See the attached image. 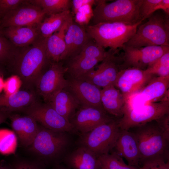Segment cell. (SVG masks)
I'll list each match as a JSON object with an SVG mask.
<instances>
[{
  "label": "cell",
  "mask_w": 169,
  "mask_h": 169,
  "mask_svg": "<svg viewBox=\"0 0 169 169\" xmlns=\"http://www.w3.org/2000/svg\"><path fill=\"white\" fill-rule=\"evenodd\" d=\"M46 38L41 37L36 42L15 53L8 63H12L13 75L17 76L22 89L35 91L38 78L49 62L46 53Z\"/></svg>",
  "instance_id": "6da1fadb"
},
{
  "label": "cell",
  "mask_w": 169,
  "mask_h": 169,
  "mask_svg": "<svg viewBox=\"0 0 169 169\" xmlns=\"http://www.w3.org/2000/svg\"><path fill=\"white\" fill-rule=\"evenodd\" d=\"M69 132L57 131L39 124L38 133L28 148L36 161L46 166L60 163L71 150L73 139Z\"/></svg>",
  "instance_id": "7a4b0ae2"
},
{
  "label": "cell",
  "mask_w": 169,
  "mask_h": 169,
  "mask_svg": "<svg viewBox=\"0 0 169 169\" xmlns=\"http://www.w3.org/2000/svg\"><path fill=\"white\" fill-rule=\"evenodd\" d=\"M141 2V0H117L107 3L105 0H96L93 24L119 22L133 25L143 21L140 14Z\"/></svg>",
  "instance_id": "3957f363"
},
{
  "label": "cell",
  "mask_w": 169,
  "mask_h": 169,
  "mask_svg": "<svg viewBox=\"0 0 169 169\" xmlns=\"http://www.w3.org/2000/svg\"><path fill=\"white\" fill-rule=\"evenodd\" d=\"M169 15L161 10L155 12L146 22L138 26L135 35L124 46H169Z\"/></svg>",
  "instance_id": "277c9868"
},
{
  "label": "cell",
  "mask_w": 169,
  "mask_h": 169,
  "mask_svg": "<svg viewBox=\"0 0 169 169\" xmlns=\"http://www.w3.org/2000/svg\"><path fill=\"white\" fill-rule=\"evenodd\" d=\"M143 22L133 25L119 22L101 23L87 26L85 28L98 45L104 48L120 50L133 36Z\"/></svg>",
  "instance_id": "5b68a950"
},
{
  "label": "cell",
  "mask_w": 169,
  "mask_h": 169,
  "mask_svg": "<svg viewBox=\"0 0 169 169\" xmlns=\"http://www.w3.org/2000/svg\"><path fill=\"white\" fill-rule=\"evenodd\" d=\"M132 128L138 143L139 164L156 158L169 160V141L164 137L155 120Z\"/></svg>",
  "instance_id": "8992f818"
},
{
  "label": "cell",
  "mask_w": 169,
  "mask_h": 169,
  "mask_svg": "<svg viewBox=\"0 0 169 169\" xmlns=\"http://www.w3.org/2000/svg\"><path fill=\"white\" fill-rule=\"evenodd\" d=\"M119 119L116 118L88 132L79 134L77 145L86 148L98 157L109 153L114 148L120 130Z\"/></svg>",
  "instance_id": "52a82bcc"
},
{
  "label": "cell",
  "mask_w": 169,
  "mask_h": 169,
  "mask_svg": "<svg viewBox=\"0 0 169 169\" xmlns=\"http://www.w3.org/2000/svg\"><path fill=\"white\" fill-rule=\"evenodd\" d=\"M169 113V94L161 100L133 107L125 106L119 125L121 130H127L155 120Z\"/></svg>",
  "instance_id": "ba28073f"
},
{
  "label": "cell",
  "mask_w": 169,
  "mask_h": 169,
  "mask_svg": "<svg viewBox=\"0 0 169 169\" xmlns=\"http://www.w3.org/2000/svg\"><path fill=\"white\" fill-rule=\"evenodd\" d=\"M108 51L90 40L78 55L69 59L65 68L67 76L81 79L106 57Z\"/></svg>",
  "instance_id": "9c48e42d"
},
{
  "label": "cell",
  "mask_w": 169,
  "mask_h": 169,
  "mask_svg": "<svg viewBox=\"0 0 169 169\" xmlns=\"http://www.w3.org/2000/svg\"><path fill=\"white\" fill-rule=\"evenodd\" d=\"M119 50L110 49L106 57L95 67L96 69L94 68L80 79L102 89L114 85L121 69L122 55H118Z\"/></svg>",
  "instance_id": "30bf717a"
},
{
  "label": "cell",
  "mask_w": 169,
  "mask_h": 169,
  "mask_svg": "<svg viewBox=\"0 0 169 169\" xmlns=\"http://www.w3.org/2000/svg\"><path fill=\"white\" fill-rule=\"evenodd\" d=\"M49 64L38 78L34 89L38 96L45 103L49 102L58 91L65 88L67 85L65 67L60 62H51Z\"/></svg>",
  "instance_id": "8fae6325"
},
{
  "label": "cell",
  "mask_w": 169,
  "mask_h": 169,
  "mask_svg": "<svg viewBox=\"0 0 169 169\" xmlns=\"http://www.w3.org/2000/svg\"><path fill=\"white\" fill-rule=\"evenodd\" d=\"M21 112L33 118L38 123L48 129L71 133L76 132L73 125L59 115L49 103L38 100Z\"/></svg>",
  "instance_id": "7c38bea8"
},
{
  "label": "cell",
  "mask_w": 169,
  "mask_h": 169,
  "mask_svg": "<svg viewBox=\"0 0 169 169\" xmlns=\"http://www.w3.org/2000/svg\"><path fill=\"white\" fill-rule=\"evenodd\" d=\"M121 69L135 67L145 70L164 54L169 52V46H151L133 47L124 46L122 49Z\"/></svg>",
  "instance_id": "4fadbf2b"
},
{
  "label": "cell",
  "mask_w": 169,
  "mask_h": 169,
  "mask_svg": "<svg viewBox=\"0 0 169 169\" xmlns=\"http://www.w3.org/2000/svg\"><path fill=\"white\" fill-rule=\"evenodd\" d=\"M45 14L40 7L26 0L0 20V29L13 26H37Z\"/></svg>",
  "instance_id": "5bb4252c"
},
{
  "label": "cell",
  "mask_w": 169,
  "mask_h": 169,
  "mask_svg": "<svg viewBox=\"0 0 169 169\" xmlns=\"http://www.w3.org/2000/svg\"><path fill=\"white\" fill-rule=\"evenodd\" d=\"M154 76L141 90L126 99V106L136 107L159 102L169 94V76Z\"/></svg>",
  "instance_id": "9a60e30c"
},
{
  "label": "cell",
  "mask_w": 169,
  "mask_h": 169,
  "mask_svg": "<svg viewBox=\"0 0 169 169\" xmlns=\"http://www.w3.org/2000/svg\"><path fill=\"white\" fill-rule=\"evenodd\" d=\"M65 88L79 102L81 107H94L104 110L101 100L100 88L85 80L69 76Z\"/></svg>",
  "instance_id": "2e32d148"
},
{
  "label": "cell",
  "mask_w": 169,
  "mask_h": 169,
  "mask_svg": "<svg viewBox=\"0 0 169 169\" xmlns=\"http://www.w3.org/2000/svg\"><path fill=\"white\" fill-rule=\"evenodd\" d=\"M116 118L104 110L94 107H80L70 120L76 132H88L98 126L109 122Z\"/></svg>",
  "instance_id": "e0dca14e"
},
{
  "label": "cell",
  "mask_w": 169,
  "mask_h": 169,
  "mask_svg": "<svg viewBox=\"0 0 169 169\" xmlns=\"http://www.w3.org/2000/svg\"><path fill=\"white\" fill-rule=\"evenodd\" d=\"M154 76L146 69L135 67L123 69L119 72L114 86L126 100L141 90Z\"/></svg>",
  "instance_id": "ac0fdd59"
},
{
  "label": "cell",
  "mask_w": 169,
  "mask_h": 169,
  "mask_svg": "<svg viewBox=\"0 0 169 169\" xmlns=\"http://www.w3.org/2000/svg\"><path fill=\"white\" fill-rule=\"evenodd\" d=\"M92 39L83 26L73 21L65 34V49L61 61L68 60L78 55Z\"/></svg>",
  "instance_id": "d6986e66"
},
{
  "label": "cell",
  "mask_w": 169,
  "mask_h": 169,
  "mask_svg": "<svg viewBox=\"0 0 169 169\" xmlns=\"http://www.w3.org/2000/svg\"><path fill=\"white\" fill-rule=\"evenodd\" d=\"M9 118L20 144L24 147H28L36 137L39 124L33 118L27 115H20L12 113Z\"/></svg>",
  "instance_id": "ffe728a7"
},
{
  "label": "cell",
  "mask_w": 169,
  "mask_h": 169,
  "mask_svg": "<svg viewBox=\"0 0 169 169\" xmlns=\"http://www.w3.org/2000/svg\"><path fill=\"white\" fill-rule=\"evenodd\" d=\"M114 148L115 150L114 152L126 160L128 165L139 166L140 154L138 145L132 131L120 129Z\"/></svg>",
  "instance_id": "44dd1931"
},
{
  "label": "cell",
  "mask_w": 169,
  "mask_h": 169,
  "mask_svg": "<svg viewBox=\"0 0 169 169\" xmlns=\"http://www.w3.org/2000/svg\"><path fill=\"white\" fill-rule=\"evenodd\" d=\"M62 162L70 169H101L102 168L98 157L87 149L79 145L71 150Z\"/></svg>",
  "instance_id": "7402d4cb"
},
{
  "label": "cell",
  "mask_w": 169,
  "mask_h": 169,
  "mask_svg": "<svg viewBox=\"0 0 169 169\" xmlns=\"http://www.w3.org/2000/svg\"><path fill=\"white\" fill-rule=\"evenodd\" d=\"M39 97L35 91L22 89L12 94H0V108L12 113L22 112L35 102Z\"/></svg>",
  "instance_id": "603a6c76"
},
{
  "label": "cell",
  "mask_w": 169,
  "mask_h": 169,
  "mask_svg": "<svg viewBox=\"0 0 169 169\" xmlns=\"http://www.w3.org/2000/svg\"><path fill=\"white\" fill-rule=\"evenodd\" d=\"M0 30L11 43L18 47L30 46L42 37L38 26L10 27Z\"/></svg>",
  "instance_id": "cb8c5ba5"
},
{
  "label": "cell",
  "mask_w": 169,
  "mask_h": 169,
  "mask_svg": "<svg viewBox=\"0 0 169 169\" xmlns=\"http://www.w3.org/2000/svg\"><path fill=\"white\" fill-rule=\"evenodd\" d=\"M101 100L104 110L108 114L118 119L122 117L125 99L120 91L114 85L102 89Z\"/></svg>",
  "instance_id": "d4e9b609"
},
{
  "label": "cell",
  "mask_w": 169,
  "mask_h": 169,
  "mask_svg": "<svg viewBox=\"0 0 169 169\" xmlns=\"http://www.w3.org/2000/svg\"><path fill=\"white\" fill-rule=\"evenodd\" d=\"M48 103L59 115L69 121L80 107L76 99L65 88L58 91Z\"/></svg>",
  "instance_id": "484cf974"
},
{
  "label": "cell",
  "mask_w": 169,
  "mask_h": 169,
  "mask_svg": "<svg viewBox=\"0 0 169 169\" xmlns=\"http://www.w3.org/2000/svg\"><path fill=\"white\" fill-rule=\"evenodd\" d=\"M73 21L72 20L66 22L59 30L46 38V53L49 62L61 61L65 49V34Z\"/></svg>",
  "instance_id": "4316f807"
},
{
  "label": "cell",
  "mask_w": 169,
  "mask_h": 169,
  "mask_svg": "<svg viewBox=\"0 0 169 169\" xmlns=\"http://www.w3.org/2000/svg\"><path fill=\"white\" fill-rule=\"evenodd\" d=\"M73 20L69 10L50 15L38 26L42 37L47 38L57 31L66 22Z\"/></svg>",
  "instance_id": "83f0119b"
},
{
  "label": "cell",
  "mask_w": 169,
  "mask_h": 169,
  "mask_svg": "<svg viewBox=\"0 0 169 169\" xmlns=\"http://www.w3.org/2000/svg\"><path fill=\"white\" fill-rule=\"evenodd\" d=\"M28 2L40 7L45 14L49 15L69 10L71 7V0H32Z\"/></svg>",
  "instance_id": "f1b7e54d"
},
{
  "label": "cell",
  "mask_w": 169,
  "mask_h": 169,
  "mask_svg": "<svg viewBox=\"0 0 169 169\" xmlns=\"http://www.w3.org/2000/svg\"><path fill=\"white\" fill-rule=\"evenodd\" d=\"M98 158L104 169H139L125 164L122 157L115 152L100 156Z\"/></svg>",
  "instance_id": "f546056e"
},
{
  "label": "cell",
  "mask_w": 169,
  "mask_h": 169,
  "mask_svg": "<svg viewBox=\"0 0 169 169\" xmlns=\"http://www.w3.org/2000/svg\"><path fill=\"white\" fill-rule=\"evenodd\" d=\"M149 73L158 76H169V52L157 59L146 69Z\"/></svg>",
  "instance_id": "4dcf8cb0"
},
{
  "label": "cell",
  "mask_w": 169,
  "mask_h": 169,
  "mask_svg": "<svg viewBox=\"0 0 169 169\" xmlns=\"http://www.w3.org/2000/svg\"><path fill=\"white\" fill-rule=\"evenodd\" d=\"M14 53L11 43L2 33L0 30V64H7Z\"/></svg>",
  "instance_id": "1f68e13d"
},
{
  "label": "cell",
  "mask_w": 169,
  "mask_h": 169,
  "mask_svg": "<svg viewBox=\"0 0 169 169\" xmlns=\"http://www.w3.org/2000/svg\"><path fill=\"white\" fill-rule=\"evenodd\" d=\"M9 165L12 169H46V166L34 160L19 158Z\"/></svg>",
  "instance_id": "d6a6232c"
},
{
  "label": "cell",
  "mask_w": 169,
  "mask_h": 169,
  "mask_svg": "<svg viewBox=\"0 0 169 169\" xmlns=\"http://www.w3.org/2000/svg\"><path fill=\"white\" fill-rule=\"evenodd\" d=\"M161 0H141L139 10L141 17L143 21L154 13L155 8Z\"/></svg>",
  "instance_id": "836d02e7"
},
{
  "label": "cell",
  "mask_w": 169,
  "mask_h": 169,
  "mask_svg": "<svg viewBox=\"0 0 169 169\" xmlns=\"http://www.w3.org/2000/svg\"><path fill=\"white\" fill-rule=\"evenodd\" d=\"M92 6L87 5L80 8L75 14V22L83 26L87 24L93 16Z\"/></svg>",
  "instance_id": "e575fe53"
},
{
  "label": "cell",
  "mask_w": 169,
  "mask_h": 169,
  "mask_svg": "<svg viewBox=\"0 0 169 169\" xmlns=\"http://www.w3.org/2000/svg\"><path fill=\"white\" fill-rule=\"evenodd\" d=\"M22 85L19 78L13 75L4 81L3 88L5 94L9 95L18 91L20 86Z\"/></svg>",
  "instance_id": "d590c367"
},
{
  "label": "cell",
  "mask_w": 169,
  "mask_h": 169,
  "mask_svg": "<svg viewBox=\"0 0 169 169\" xmlns=\"http://www.w3.org/2000/svg\"><path fill=\"white\" fill-rule=\"evenodd\" d=\"M139 169H169V160L163 158H156L147 161Z\"/></svg>",
  "instance_id": "8d00e7d4"
},
{
  "label": "cell",
  "mask_w": 169,
  "mask_h": 169,
  "mask_svg": "<svg viewBox=\"0 0 169 169\" xmlns=\"http://www.w3.org/2000/svg\"><path fill=\"white\" fill-rule=\"evenodd\" d=\"M26 1L23 0H0V20L8 13L25 3Z\"/></svg>",
  "instance_id": "74e56055"
},
{
  "label": "cell",
  "mask_w": 169,
  "mask_h": 169,
  "mask_svg": "<svg viewBox=\"0 0 169 169\" xmlns=\"http://www.w3.org/2000/svg\"><path fill=\"white\" fill-rule=\"evenodd\" d=\"M155 121L164 137L169 141V113L164 115Z\"/></svg>",
  "instance_id": "f35d334b"
},
{
  "label": "cell",
  "mask_w": 169,
  "mask_h": 169,
  "mask_svg": "<svg viewBox=\"0 0 169 169\" xmlns=\"http://www.w3.org/2000/svg\"><path fill=\"white\" fill-rule=\"evenodd\" d=\"M95 0H71V6L74 13L75 14L81 8L87 5H95Z\"/></svg>",
  "instance_id": "ab89813d"
},
{
  "label": "cell",
  "mask_w": 169,
  "mask_h": 169,
  "mask_svg": "<svg viewBox=\"0 0 169 169\" xmlns=\"http://www.w3.org/2000/svg\"><path fill=\"white\" fill-rule=\"evenodd\" d=\"M158 10H161L166 14L169 15V0H161L154 9V12Z\"/></svg>",
  "instance_id": "60d3db41"
},
{
  "label": "cell",
  "mask_w": 169,
  "mask_h": 169,
  "mask_svg": "<svg viewBox=\"0 0 169 169\" xmlns=\"http://www.w3.org/2000/svg\"><path fill=\"white\" fill-rule=\"evenodd\" d=\"M11 114L5 110L0 108V125L5 122Z\"/></svg>",
  "instance_id": "b9f144b4"
},
{
  "label": "cell",
  "mask_w": 169,
  "mask_h": 169,
  "mask_svg": "<svg viewBox=\"0 0 169 169\" xmlns=\"http://www.w3.org/2000/svg\"><path fill=\"white\" fill-rule=\"evenodd\" d=\"M52 169H70L64 165L60 163L53 166Z\"/></svg>",
  "instance_id": "7bdbcfd3"
},
{
  "label": "cell",
  "mask_w": 169,
  "mask_h": 169,
  "mask_svg": "<svg viewBox=\"0 0 169 169\" xmlns=\"http://www.w3.org/2000/svg\"><path fill=\"white\" fill-rule=\"evenodd\" d=\"M3 76H0V92L3 88L4 81L3 80Z\"/></svg>",
  "instance_id": "ee69618b"
},
{
  "label": "cell",
  "mask_w": 169,
  "mask_h": 169,
  "mask_svg": "<svg viewBox=\"0 0 169 169\" xmlns=\"http://www.w3.org/2000/svg\"><path fill=\"white\" fill-rule=\"evenodd\" d=\"M1 64H0V76H4L5 74V71L3 69L1 65Z\"/></svg>",
  "instance_id": "f6af8a7d"
},
{
  "label": "cell",
  "mask_w": 169,
  "mask_h": 169,
  "mask_svg": "<svg viewBox=\"0 0 169 169\" xmlns=\"http://www.w3.org/2000/svg\"><path fill=\"white\" fill-rule=\"evenodd\" d=\"M0 169H12L10 166L9 165L0 166Z\"/></svg>",
  "instance_id": "bcb514c9"
},
{
  "label": "cell",
  "mask_w": 169,
  "mask_h": 169,
  "mask_svg": "<svg viewBox=\"0 0 169 169\" xmlns=\"http://www.w3.org/2000/svg\"><path fill=\"white\" fill-rule=\"evenodd\" d=\"M101 169H104L102 168H101Z\"/></svg>",
  "instance_id": "7dc6e473"
}]
</instances>
